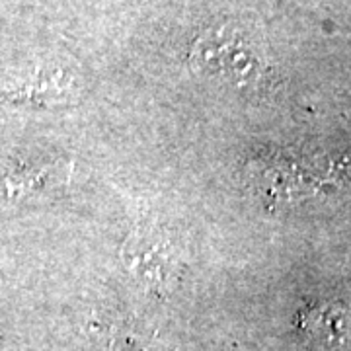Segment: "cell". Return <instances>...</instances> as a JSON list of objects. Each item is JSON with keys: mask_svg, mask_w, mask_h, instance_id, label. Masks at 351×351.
Returning a JSON list of instances; mask_svg holds the SVG:
<instances>
[{"mask_svg": "<svg viewBox=\"0 0 351 351\" xmlns=\"http://www.w3.org/2000/svg\"><path fill=\"white\" fill-rule=\"evenodd\" d=\"M123 262L147 287L164 291L178 279V252L172 239L154 226H138L123 246Z\"/></svg>", "mask_w": 351, "mask_h": 351, "instance_id": "obj_1", "label": "cell"}]
</instances>
